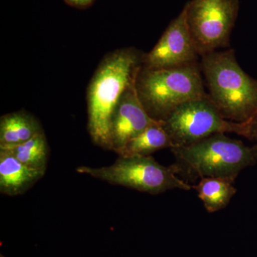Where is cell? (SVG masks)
<instances>
[{
  "label": "cell",
  "mask_w": 257,
  "mask_h": 257,
  "mask_svg": "<svg viewBox=\"0 0 257 257\" xmlns=\"http://www.w3.org/2000/svg\"><path fill=\"white\" fill-rule=\"evenodd\" d=\"M173 147L172 140L164 128L162 121L157 120L140 135L130 140L119 154L121 157L151 156L162 149Z\"/></svg>",
  "instance_id": "obj_13"
},
{
  "label": "cell",
  "mask_w": 257,
  "mask_h": 257,
  "mask_svg": "<svg viewBox=\"0 0 257 257\" xmlns=\"http://www.w3.org/2000/svg\"><path fill=\"white\" fill-rule=\"evenodd\" d=\"M157 121L140 100L135 81L123 93L113 111L109 128L111 150L119 155L130 140Z\"/></svg>",
  "instance_id": "obj_9"
},
{
  "label": "cell",
  "mask_w": 257,
  "mask_h": 257,
  "mask_svg": "<svg viewBox=\"0 0 257 257\" xmlns=\"http://www.w3.org/2000/svg\"><path fill=\"white\" fill-rule=\"evenodd\" d=\"M177 173L191 178L223 177L234 179L257 162V145H245L225 134H216L188 146L171 149Z\"/></svg>",
  "instance_id": "obj_3"
},
{
  "label": "cell",
  "mask_w": 257,
  "mask_h": 257,
  "mask_svg": "<svg viewBox=\"0 0 257 257\" xmlns=\"http://www.w3.org/2000/svg\"><path fill=\"white\" fill-rule=\"evenodd\" d=\"M186 8L189 30L201 57L229 45L239 12L238 0H191Z\"/></svg>",
  "instance_id": "obj_7"
},
{
  "label": "cell",
  "mask_w": 257,
  "mask_h": 257,
  "mask_svg": "<svg viewBox=\"0 0 257 257\" xmlns=\"http://www.w3.org/2000/svg\"><path fill=\"white\" fill-rule=\"evenodd\" d=\"M69 4L76 7H85L90 5L94 0H65Z\"/></svg>",
  "instance_id": "obj_16"
},
{
  "label": "cell",
  "mask_w": 257,
  "mask_h": 257,
  "mask_svg": "<svg viewBox=\"0 0 257 257\" xmlns=\"http://www.w3.org/2000/svg\"><path fill=\"white\" fill-rule=\"evenodd\" d=\"M46 171L24 165L10 152L0 150V192L8 196L23 194L45 175Z\"/></svg>",
  "instance_id": "obj_10"
},
{
  "label": "cell",
  "mask_w": 257,
  "mask_h": 257,
  "mask_svg": "<svg viewBox=\"0 0 257 257\" xmlns=\"http://www.w3.org/2000/svg\"><path fill=\"white\" fill-rule=\"evenodd\" d=\"M77 172L152 195L172 189L189 191L192 189V186L177 176L175 166L160 165L152 156H119L111 165L80 166L77 167Z\"/></svg>",
  "instance_id": "obj_5"
},
{
  "label": "cell",
  "mask_w": 257,
  "mask_h": 257,
  "mask_svg": "<svg viewBox=\"0 0 257 257\" xmlns=\"http://www.w3.org/2000/svg\"><path fill=\"white\" fill-rule=\"evenodd\" d=\"M42 132L36 118L26 111L3 115L0 119V146L20 145Z\"/></svg>",
  "instance_id": "obj_11"
},
{
  "label": "cell",
  "mask_w": 257,
  "mask_h": 257,
  "mask_svg": "<svg viewBox=\"0 0 257 257\" xmlns=\"http://www.w3.org/2000/svg\"><path fill=\"white\" fill-rule=\"evenodd\" d=\"M0 150L10 152L24 165L36 170L46 171L50 149L44 132L20 145L0 146Z\"/></svg>",
  "instance_id": "obj_14"
},
{
  "label": "cell",
  "mask_w": 257,
  "mask_h": 257,
  "mask_svg": "<svg viewBox=\"0 0 257 257\" xmlns=\"http://www.w3.org/2000/svg\"><path fill=\"white\" fill-rule=\"evenodd\" d=\"M234 179L223 177H204L192 186L208 212L214 213L227 207L236 192Z\"/></svg>",
  "instance_id": "obj_12"
},
{
  "label": "cell",
  "mask_w": 257,
  "mask_h": 257,
  "mask_svg": "<svg viewBox=\"0 0 257 257\" xmlns=\"http://www.w3.org/2000/svg\"><path fill=\"white\" fill-rule=\"evenodd\" d=\"M201 70L209 96L225 119L246 122L257 114V80L240 67L234 50L202 56Z\"/></svg>",
  "instance_id": "obj_2"
},
{
  "label": "cell",
  "mask_w": 257,
  "mask_h": 257,
  "mask_svg": "<svg viewBox=\"0 0 257 257\" xmlns=\"http://www.w3.org/2000/svg\"><path fill=\"white\" fill-rule=\"evenodd\" d=\"M193 40L186 5L172 20L154 48L143 57V67L150 69L176 68L197 63L199 57Z\"/></svg>",
  "instance_id": "obj_8"
},
{
  "label": "cell",
  "mask_w": 257,
  "mask_h": 257,
  "mask_svg": "<svg viewBox=\"0 0 257 257\" xmlns=\"http://www.w3.org/2000/svg\"><path fill=\"white\" fill-rule=\"evenodd\" d=\"M248 121L234 122L225 119L208 94L182 104L162 124L172 140V148H176L188 146L216 134L235 133L246 138Z\"/></svg>",
  "instance_id": "obj_6"
},
{
  "label": "cell",
  "mask_w": 257,
  "mask_h": 257,
  "mask_svg": "<svg viewBox=\"0 0 257 257\" xmlns=\"http://www.w3.org/2000/svg\"><path fill=\"white\" fill-rule=\"evenodd\" d=\"M246 138L256 142L257 145V114L248 121V132Z\"/></svg>",
  "instance_id": "obj_15"
},
{
  "label": "cell",
  "mask_w": 257,
  "mask_h": 257,
  "mask_svg": "<svg viewBox=\"0 0 257 257\" xmlns=\"http://www.w3.org/2000/svg\"><path fill=\"white\" fill-rule=\"evenodd\" d=\"M139 97L153 119L164 121L177 108L208 94L200 64L150 69L142 66L136 80Z\"/></svg>",
  "instance_id": "obj_4"
},
{
  "label": "cell",
  "mask_w": 257,
  "mask_h": 257,
  "mask_svg": "<svg viewBox=\"0 0 257 257\" xmlns=\"http://www.w3.org/2000/svg\"><path fill=\"white\" fill-rule=\"evenodd\" d=\"M143 57L135 49L116 50L104 57L93 76L87 94L88 128L92 141L111 150L110 121L120 97L136 81Z\"/></svg>",
  "instance_id": "obj_1"
}]
</instances>
